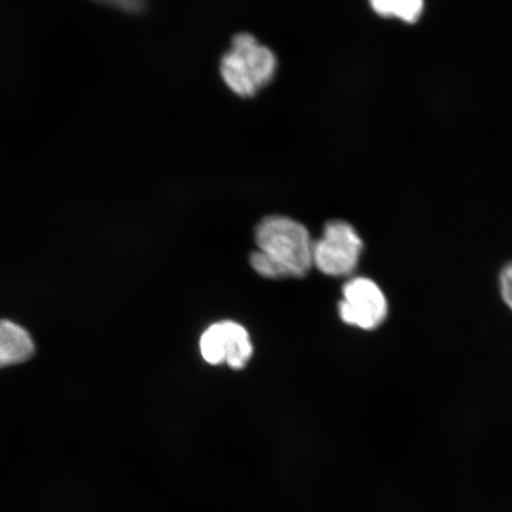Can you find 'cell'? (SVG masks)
Here are the masks:
<instances>
[{
    "label": "cell",
    "instance_id": "6da1fadb",
    "mask_svg": "<svg viewBox=\"0 0 512 512\" xmlns=\"http://www.w3.org/2000/svg\"><path fill=\"white\" fill-rule=\"evenodd\" d=\"M278 69L273 50L247 32L236 35L222 56L220 73L226 86L241 98H252L270 85Z\"/></svg>",
    "mask_w": 512,
    "mask_h": 512
},
{
    "label": "cell",
    "instance_id": "7a4b0ae2",
    "mask_svg": "<svg viewBox=\"0 0 512 512\" xmlns=\"http://www.w3.org/2000/svg\"><path fill=\"white\" fill-rule=\"evenodd\" d=\"M255 241L287 278H303L313 266V241L302 223L284 216L266 217L256 227Z\"/></svg>",
    "mask_w": 512,
    "mask_h": 512
},
{
    "label": "cell",
    "instance_id": "3957f363",
    "mask_svg": "<svg viewBox=\"0 0 512 512\" xmlns=\"http://www.w3.org/2000/svg\"><path fill=\"white\" fill-rule=\"evenodd\" d=\"M363 242L348 222L331 221L326 224L322 239L313 242V265L332 277H343L356 270Z\"/></svg>",
    "mask_w": 512,
    "mask_h": 512
},
{
    "label": "cell",
    "instance_id": "277c9868",
    "mask_svg": "<svg viewBox=\"0 0 512 512\" xmlns=\"http://www.w3.org/2000/svg\"><path fill=\"white\" fill-rule=\"evenodd\" d=\"M339 316L345 324L375 330L388 316V302L379 285L368 278H355L343 287Z\"/></svg>",
    "mask_w": 512,
    "mask_h": 512
},
{
    "label": "cell",
    "instance_id": "5b68a950",
    "mask_svg": "<svg viewBox=\"0 0 512 512\" xmlns=\"http://www.w3.org/2000/svg\"><path fill=\"white\" fill-rule=\"evenodd\" d=\"M200 349L209 364L227 363L236 370L245 368L253 354L247 330L232 320L210 325L201 337Z\"/></svg>",
    "mask_w": 512,
    "mask_h": 512
},
{
    "label": "cell",
    "instance_id": "8992f818",
    "mask_svg": "<svg viewBox=\"0 0 512 512\" xmlns=\"http://www.w3.org/2000/svg\"><path fill=\"white\" fill-rule=\"evenodd\" d=\"M34 352L35 344L27 330L11 320H0V368L28 361Z\"/></svg>",
    "mask_w": 512,
    "mask_h": 512
},
{
    "label": "cell",
    "instance_id": "52a82bcc",
    "mask_svg": "<svg viewBox=\"0 0 512 512\" xmlns=\"http://www.w3.org/2000/svg\"><path fill=\"white\" fill-rule=\"evenodd\" d=\"M369 5L377 16L407 25L419 23L426 11V0H369Z\"/></svg>",
    "mask_w": 512,
    "mask_h": 512
},
{
    "label": "cell",
    "instance_id": "ba28073f",
    "mask_svg": "<svg viewBox=\"0 0 512 512\" xmlns=\"http://www.w3.org/2000/svg\"><path fill=\"white\" fill-rule=\"evenodd\" d=\"M251 264L256 272L262 277L279 279L287 278V275L283 268H281L277 262H274L271 258L260 251H255L251 255Z\"/></svg>",
    "mask_w": 512,
    "mask_h": 512
},
{
    "label": "cell",
    "instance_id": "9c48e42d",
    "mask_svg": "<svg viewBox=\"0 0 512 512\" xmlns=\"http://www.w3.org/2000/svg\"><path fill=\"white\" fill-rule=\"evenodd\" d=\"M499 292L505 305L512 311V261L499 274Z\"/></svg>",
    "mask_w": 512,
    "mask_h": 512
},
{
    "label": "cell",
    "instance_id": "30bf717a",
    "mask_svg": "<svg viewBox=\"0 0 512 512\" xmlns=\"http://www.w3.org/2000/svg\"><path fill=\"white\" fill-rule=\"evenodd\" d=\"M96 2L127 12L142 11L146 4V0H96Z\"/></svg>",
    "mask_w": 512,
    "mask_h": 512
}]
</instances>
